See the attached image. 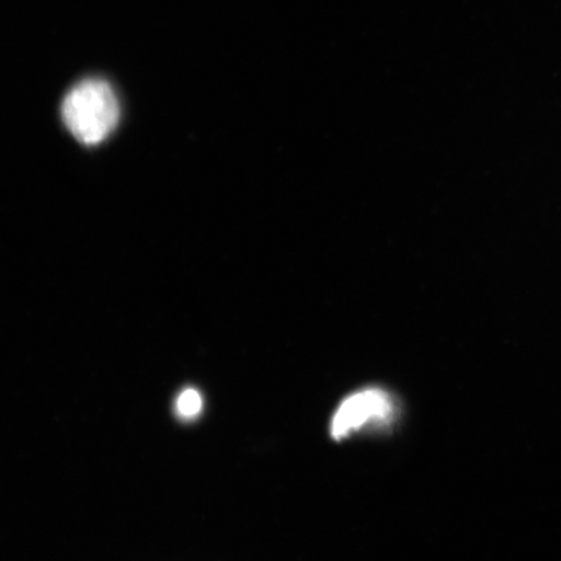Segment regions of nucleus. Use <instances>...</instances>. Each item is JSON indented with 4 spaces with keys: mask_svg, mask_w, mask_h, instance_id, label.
<instances>
[{
    "mask_svg": "<svg viewBox=\"0 0 561 561\" xmlns=\"http://www.w3.org/2000/svg\"><path fill=\"white\" fill-rule=\"evenodd\" d=\"M394 415L391 398L381 389H367L348 397L336 410L332 421V436L345 438L370 423L386 424Z\"/></svg>",
    "mask_w": 561,
    "mask_h": 561,
    "instance_id": "obj_2",
    "label": "nucleus"
},
{
    "mask_svg": "<svg viewBox=\"0 0 561 561\" xmlns=\"http://www.w3.org/2000/svg\"><path fill=\"white\" fill-rule=\"evenodd\" d=\"M62 122L81 144H102L115 130L121 118V103L107 81L88 79L77 83L66 95Z\"/></svg>",
    "mask_w": 561,
    "mask_h": 561,
    "instance_id": "obj_1",
    "label": "nucleus"
},
{
    "mask_svg": "<svg viewBox=\"0 0 561 561\" xmlns=\"http://www.w3.org/2000/svg\"><path fill=\"white\" fill-rule=\"evenodd\" d=\"M203 409V399L201 392L193 388L180 392L175 399L174 411L179 419L191 421L198 417Z\"/></svg>",
    "mask_w": 561,
    "mask_h": 561,
    "instance_id": "obj_3",
    "label": "nucleus"
}]
</instances>
